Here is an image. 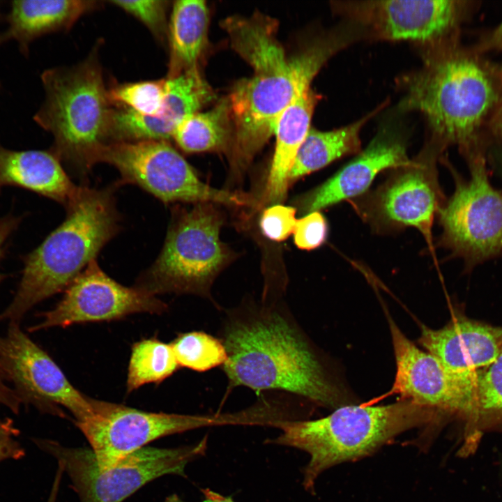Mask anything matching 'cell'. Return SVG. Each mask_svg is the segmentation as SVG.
<instances>
[{
  "label": "cell",
  "instance_id": "cell-34",
  "mask_svg": "<svg viewBox=\"0 0 502 502\" xmlns=\"http://www.w3.org/2000/svg\"><path fill=\"white\" fill-rule=\"evenodd\" d=\"M19 430L10 418L0 420V462L6 459H19L25 451L17 438Z\"/></svg>",
  "mask_w": 502,
  "mask_h": 502
},
{
  "label": "cell",
  "instance_id": "cell-8",
  "mask_svg": "<svg viewBox=\"0 0 502 502\" xmlns=\"http://www.w3.org/2000/svg\"><path fill=\"white\" fill-rule=\"evenodd\" d=\"M207 437L176 448L144 447L109 466H100L89 448L36 440L66 472L81 502H122L148 482L165 475L185 476L187 465L204 455Z\"/></svg>",
  "mask_w": 502,
  "mask_h": 502
},
{
  "label": "cell",
  "instance_id": "cell-36",
  "mask_svg": "<svg viewBox=\"0 0 502 502\" xmlns=\"http://www.w3.org/2000/svg\"><path fill=\"white\" fill-rule=\"evenodd\" d=\"M6 379L0 369V406H6L14 413H17L22 402L14 389L6 383Z\"/></svg>",
  "mask_w": 502,
  "mask_h": 502
},
{
  "label": "cell",
  "instance_id": "cell-28",
  "mask_svg": "<svg viewBox=\"0 0 502 502\" xmlns=\"http://www.w3.org/2000/svg\"><path fill=\"white\" fill-rule=\"evenodd\" d=\"M179 367L170 344L156 337L138 341L132 347L127 392L131 393L148 383H160Z\"/></svg>",
  "mask_w": 502,
  "mask_h": 502
},
{
  "label": "cell",
  "instance_id": "cell-16",
  "mask_svg": "<svg viewBox=\"0 0 502 502\" xmlns=\"http://www.w3.org/2000/svg\"><path fill=\"white\" fill-rule=\"evenodd\" d=\"M419 343L457 383L463 393L502 349V326L457 314L444 326H422Z\"/></svg>",
  "mask_w": 502,
  "mask_h": 502
},
{
  "label": "cell",
  "instance_id": "cell-21",
  "mask_svg": "<svg viewBox=\"0 0 502 502\" xmlns=\"http://www.w3.org/2000/svg\"><path fill=\"white\" fill-rule=\"evenodd\" d=\"M318 96L310 89L292 103L277 120L275 148L264 192L266 203L282 201L297 153L309 130Z\"/></svg>",
  "mask_w": 502,
  "mask_h": 502
},
{
  "label": "cell",
  "instance_id": "cell-6",
  "mask_svg": "<svg viewBox=\"0 0 502 502\" xmlns=\"http://www.w3.org/2000/svg\"><path fill=\"white\" fill-rule=\"evenodd\" d=\"M44 100L33 120L53 136L51 151L79 174L97 163L109 143L114 108L94 49L82 61L41 75Z\"/></svg>",
  "mask_w": 502,
  "mask_h": 502
},
{
  "label": "cell",
  "instance_id": "cell-33",
  "mask_svg": "<svg viewBox=\"0 0 502 502\" xmlns=\"http://www.w3.org/2000/svg\"><path fill=\"white\" fill-rule=\"evenodd\" d=\"M294 241L300 249L311 250L322 245L328 234L326 219L319 211L305 214L296 220Z\"/></svg>",
  "mask_w": 502,
  "mask_h": 502
},
{
  "label": "cell",
  "instance_id": "cell-14",
  "mask_svg": "<svg viewBox=\"0 0 502 502\" xmlns=\"http://www.w3.org/2000/svg\"><path fill=\"white\" fill-rule=\"evenodd\" d=\"M53 309L40 314L31 332L89 322L108 321L136 313L161 314L167 306L156 296L137 287L123 286L107 275L96 260L64 291Z\"/></svg>",
  "mask_w": 502,
  "mask_h": 502
},
{
  "label": "cell",
  "instance_id": "cell-39",
  "mask_svg": "<svg viewBox=\"0 0 502 502\" xmlns=\"http://www.w3.org/2000/svg\"><path fill=\"white\" fill-rule=\"evenodd\" d=\"M63 471L62 468L58 466L57 471L54 480V482L52 487L51 492L47 502H56V496L59 488L60 482L61 480L62 474Z\"/></svg>",
  "mask_w": 502,
  "mask_h": 502
},
{
  "label": "cell",
  "instance_id": "cell-17",
  "mask_svg": "<svg viewBox=\"0 0 502 502\" xmlns=\"http://www.w3.org/2000/svg\"><path fill=\"white\" fill-rule=\"evenodd\" d=\"M396 373L392 391L444 419L463 418L465 404L457 383L430 353L419 349L388 318Z\"/></svg>",
  "mask_w": 502,
  "mask_h": 502
},
{
  "label": "cell",
  "instance_id": "cell-38",
  "mask_svg": "<svg viewBox=\"0 0 502 502\" xmlns=\"http://www.w3.org/2000/svg\"><path fill=\"white\" fill-rule=\"evenodd\" d=\"M485 46L489 49L502 51V22L492 31L487 38Z\"/></svg>",
  "mask_w": 502,
  "mask_h": 502
},
{
  "label": "cell",
  "instance_id": "cell-30",
  "mask_svg": "<svg viewBox=\"0 0 502 502\" xmlns=\"http://www.w3.org/2000/svg\"><path fill=\"white\" fill-rule=\"evenodd\" d=\"M112 104H118L136 113L160 116L165 107L166 79L116 84L108 89Z\"/></svg>",
  "mask_w": 502,
  "mask_h": 502
},
{
  "label": "cell",
  "instance_id": "cell-3",
  "mask_svg": "<svg viewBox=\"0 0 502 502\" xmlns=\"http://www.w3.org/2000/svg\"><path fill=\"white\" fill-rule=\"evenodd\" d=\"M406 85L400 107L424 114L432 142L442 149L457 144L464 155L480 150L478 132L501 93L490 67L461 50L434 52Z\"/></svg>",
  "mask_w": 502,
  "mask_h": 502
},
{
  "label": "cell",
  "instance_id": "cell-37",
  "mask_svg": "<svg viewBox=\"0 0 502 502\" xmlns=\"http://www.w3.org/2000/svg\"><path fill=\"white\" fill-rule=\"evenodd\" d=\"M204 499L200 502H235L231 497L225 496L218 492L212 491L209 489H202ZM165 502H186L182 500L176 494H172L167 496Z\"/></svg>",
  "mask_w": 502,
  "mask_h": 502
},
{
  "label": "cell",
  "instance_id": "cell-32",
  "mask_svg": "<svg viewBox=\"0 0 502 502\" xmlns=\"http://www.w3.org/2000/svg\"><path fill=\"white\" fill-rule=\"evenodd\" d=\"M296 208L276 204L266 208L260 218L259 226L264 236L271 241H282L294 232Z\"/></svg>",
  "mask_w": 502,
  "mask_h": 502
},
{
  "label": "cell",
  "instance_id": "cell-42",
  "mask_svg": "<svg viewBox=\"0 0 502 502\" xmlns=\"http://www.w3.org/2000/svg\"><path fill=\"white\" fill-rule=\"evenodd\" d=\"M0 86H1V84H0Z\"/></svg>",
  "mask_w": 502,
  "mask_h": 502
},
{
  "label": "cell",
  "instance_id": "cell-9",
  "mask_svg": "<svg viewBox=\"0 0 502 502\" xmlns=\"http://www.w3.org/2000/svg\"><path fill=\"white\" fill-rule=\"evenodd\" d=\"M466 158L470 178L453 172L454 193L438 213L439 241L471 268L502 253V193L489 182L482 151Z\"/></svg>",
  "mask_w": 502,
  "mask_h": 502
},
{
  "label": "cell",
  "instance_id": "cell-1",
  "mask_svg": "<svg viewBox=\"0 0 502 502\" xmlns=\"http://www.w3.org/2000/svg\"><path fill=\"white\" fill-rule=\"evenodd\" d=\"M220 340L230 387L284 391L334 409L347 404L285 307L264 301L229 310Z\"/></svg>",
  "mask_w": 502,
  "mask_h": 502
},
{
  "label": "cell",
  "instance_id": "cell-24",
  "mask_svg": "<svg viewBox=\"0 0 502 502\" xmlns=\"http://www.w3.org/2000/svg\"><path fill=\"white\" fill-rule=\"evenodd\" d=\"M215 93L198 68L166 78L165 107L158 116H147L146 125L154 140L169 141L174 130L187 117L199 112Z\"/></svg>",
  "mask_w": 502,
  "mask_h": 502
},
{
  "label": "cell",
  "instance_id": "cell-23",
  "mask_svg": "<svg viewBox=\"0 0 502 502\" xmlns=\"http://www.w3.org/2000/svg\"><path fill=\"white\" fill-rule=\"evenodd\" d=\"M232 48L254 69L266 73L282 68L289 56L276 37L277 24L259 13L249 17H230L222 23Z\"/></svg>",
  "mask_w": 502,
  "mask_h": 502
},
{
  "label": "cell",
  "instance_id": "cell-26",
  "mask_svg": "<svg viewBox=\"0 0 502 502\" xmlns=\"http://www.w3.org/2000/svg\"><path fill=\"white\" fill-rule=\"evenodd\" d=\"M234 137V125L228 97L211 109L197 112L181 122L172 139L188 153L208 151L229 153Z\"/></svg>",
  "mask_w": 502,
  "mask_h": 502
},
{
  "label": "cell",
  "instance_id": "cell-2",
  "mask_svg": "<svg viewBox=\"0 0 502 502\" xmlns=\"http://www.w3.org/2000/svg\"><path fill=\"white\" fill-rule=\"evenodd\" d=\"M65 220L23 257L22 277L0 321L17 323L34 305L65 291L119 230L112 188L79 186Z\"/></svg>",
  "mask_w": 502,
  "mask_h": 502
},
{
  "label": "cell",
  "instance_id": "cell-19",
  "mask_svg": "<svg viewBox=\"0 0 502 502\" xmlns=\"http://www.w3.org/2000/svg\"><path fill=\"white\" fill-rule=\"evenodd\" d=\"M93 0H20L13 1L6 15L7 28L0 33V46L15 41L27 56L30 44L53 32L68 30L84 15L100 7Z\"/></svg>",
  "mask_w": 502,
  "mask_h": 502
},
{
  "label": "cell",
  "instance_id": "cell-15",
  "mask_svg": "<svg viewBox=\"0 0 502 502\" xmlns=\"http://www.w3.org/2000/svg\"><path fill=\"white\" fill-rule=\"evenodd\" d=\"M333 6L375 38L432 45L457 28L463 11V2L452 0L351 1Z\"/></svg>",
  "mask_w": 502,
  "mask_h": 502
},
{
  "label": "cell",
  "instance_id": "cell-35",
  "mask_svg": "<svg viewBox=\"0 0 502 502\" xmlns=\"http://www.w3.org/2000/svg\"><path fill=\"white\" fill-rule=\"evenodd\" d=\"M22 217L11 214L0 218V261L4 257L6 245L11 235L18 228ZM7 277V275L0 272V284Z\"/></svg>",
  "mask_w": 502,
  "mask_h": 502
},
{
  "label": "cell",
  "instance_id": "cell-12",
  "mask_svg": "<svg viewBox=\"0 0 502 502\" xmlns=\"http://www.w3.org/2000/svg\"><path fill=\"white\" fill-rule=\"evenodd\" d=\"M441 151L429 142L407 165L392 169L381 185L353 202L358 215L378 231L413 227L429 237L444 204L436 167Z\"/></svg>",
  "mask_w": 502,
  "mask_h": 502
},
{
  "label": "cell",
  "instance_id": "cell-29",
  "mask_svg": "<svg viewBox=\"0 0 502 502\" xmlns=\"http://www.w3.org/2000/svg\"><path fill=\"white\" fill-rule=\"evenodd\" d=\"M170 344L179 367L194 371L222 366L227 358L222 340L204 331L179 334Z\"/></svg>",
  "mask_w": 502,
  "mask_h": 502
},
{
  "label": "cell",
  "instance_id": "cell-7",
  "mask_svg": "<svg viewBox=\"0 0 502 502\" xmlns=\"http://www.w3.org/2000/svg\"><path fill=\"white\" fill-rule=\"evenodd\" d=\"M212 202L176 208L162 250L135 287L157 296L190 294L211 299V289L234 254L221 241L223 214Z\"/></svg>",
  "mask_w": 502,
  "mask_h": 502
},
{
  "label": "cell",
  "instance_id": "cell-5",
  "mask_svg": "<svg viewBox=\"0 0 502 502\" xmlns=\"http://www.w3.org/2000/svg\"><path fill=\"white\" fill-rule=\"evenodd\" d=\"M361 33L356 26L333 30L311 40L289 56L282 68L239 80L228 99L234 137L229 153L240 174L274 134L281 114L305 92L326 62Z\"/></svg>",
  "mask_w": 502,
  "mask_h": 502
},
{
  "label": "cell",
  "instance_id": "cell-20",
  "mask_svg": "<svg viewBox=\"0 0 502 502\" xmlns=\"http://www.w3.org/2000/svg\"><path fill=\"white\" fill-rule=\"evenodd\" d=\"M51 151L7 149L0 144V190L21 188L53 199L66 207L76 196L75 185Z\"/></svg>",
  "mask_w": 502,
  "mask_h": 502
},
{
  "label": "cell",
  "instance_id": "cell-10",
  "mask_svg": "<svg viewBox=\"0 0 502 502\" xmlns=\"http://www.w3.org/2000/svg\"><path fill=\"white\" fill-rule=\"evenodd\" d=\"M98 162L112 165L122 182L137 185L166 204L212 202L239 206L251 201L246 195L202 182L168 141L111 142L100 151Z\"/></svg>",
  "mask_w": 502,
  "mask_h": 502
},
{
  "label": "cell",
  "instance_id": "cell-25",
  "mask_svg": "<svg viewBox=\"0 0 502 502\" xmlns=\"http://www.w3.org/2000/svg\"><path fill=\"white\" fill-rule=\"evenodd\" d=\"M383 107L380 105L358 121L337 129L320 131L310 128L297 153L289 181L324 168L343 156L358 153L361 128Z\"/></svg>",
  "mask_w": 502,
  "mask_h": 502
},
{
  "label": "cell",
  "instance_id": "cell-31",
  "mask_svg": "<svg viewBox=\"0 0 502 502\" xmlns=\"http://www.w3.org/2000/svg\"><path fill=\"white\" fill-rule=\"evenodd\" d=\"M108 3L132 15L149 29L160 42L167 39L169 1L166 0H114Z\"/></svg>",
  "mask_w": 502,
  "mask_h": 502
},
{
  "label": "cell",
  "instance_id": "cell-22",
  "mask_svg": "<svg viewBox=\"0 0 502 502\" xmlns=\"http://www.w3.org/2000/svg\"><path fill=\"white\" fill-rule=\"evenodd\" d=\"M208 22V9L204 1L174 2L167 35L169 50L167 78L198 68L206 45Z\"/></svg>",
  "mask_w": 502,
  "mask_h": 502
},
{
  "label": "cell",
  "instance_id": "cell-40",
  "mask_svg": "<svg viewBox=\"0 0 502 502\" xmlns=\"http://www.w3.org/2000/svg\"><path fill=\"white\" fill-rule=\"evenodd\" d=\"M492 124L493 131L502 140V102L494 114Z\"/></svg>",
  "mask_w": 502,
  "mask_h": 502
},
{
  "label": "cell",
  "instance_id": "cell-13",
  "mask_svg": "<svg viewBox=\"0 0 502 502\" xmlns=\"http://www.w3.org/2000/svg\"><path fill=\"white\" fill-rule=\"evenodd\" d=\"M0 369L22 403L45 413L63 416L67 409L77 421L91 411L93 398L68 381L53 359L20 328L11 322L0 336Z\"/></svg>",
  "mask_w": 502,
  "mask_h": 502
},
{
  "label": "cell",
  "instance_id": "cell-27",
  "mask_svg": "<svg viewBox=\"0 0 502 502\" xmlns=\"http://www.w3.org/2000/svg\"><path fill=\"white\" fill-rule=\"evenodd\" d=\"M469 446L474 434L502 423V349L496 359L473 380L464 418Z\"/></svg>",
  "mask_w": 502,
  "mask_h": 502
},
{
  "label": "cell",
  "instance_id": "cell-41",
  "mask_svg": "<svg viewBox=\"0 0 502 502\" xmlns=\"http://www.w3.org/2000/svg\"><path fill=\"white\" fill-rule=\"evenodd\" d=\"M501 174H502V161H501Z\"/></svg>",
  "mask_w": 502,
  "mask_h": 502
},
{
  "label": "cell",
  "instance_id": "cell-4",
  "mask_svg": "<svg viewBox=\"0 0 502 502\" xmlns=\"http://www.w3.org/2000/svg\"><path fill=\"white\" fill-rule=\"evenodd\" d=\"M442 420L436 411L403 399L382 406L345 404L321 418L282 422L280 435L268 442L310 455L303 485L313 492L327 469L370 456L402 433Z\"/></svg>",
  "mask_w": 502,
  "mask_h": 502
},
{
  "label": "cell",
  "instance_id": "cell-11",
  "mask_svg": "<svg viewBox=\"0 0 502 502\" xmlns=\"http://www.w3.org/2000/svg\"><path fill=\"white\" fill-rule=\"evenodd\" d=\"M97 463L109 466L159 438L200 427L238 425L237 412L213 415L155 413L93 399L91 412L75 422Z\"/></svg>",
  "mask_w": 502,
  "mask_h": 502
},
{
  "label": "cell",
  "instance_id": "cell-18",
  "mask_svg": "<svg viewBox=\"0 0 502 502\" xmlns=\"http://www.w3.org/2000/svg\"><path fill=\"white\" fill-rule=\"evenodd\" d=\"M409 162L406 140L396 132L384 128L356 158L324 183L299 197L296 204L305 215L356 199L365 193L380 172Z\"/></svg>",
  "mask_w": 502,
  "mask_h": 502
}]
</instances>
